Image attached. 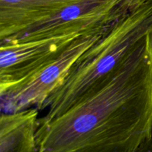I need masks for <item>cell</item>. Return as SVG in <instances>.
I'll list each match as a JSON object with an SVG mask.
<instances>
[{
    "instance_id": "cell-3",
    "label": "cell",
    "mask_w": 152,
    "mask_h": 152,
    "mask_svg": "<svg viewBox=\"0 0 152 152\" xmlns=\"http://www.w3.org/2000/svg\"><path fill=\"white\" fill-rule=\"evenodd\" d=\"M121 14L117 7L111 19L77 37L56 59L0 92L1 113L16 112L34 107L39 111L45 101L62 86L83 55L103 37Z\"/></svg>"
},
{
    "instance_id": "cell-8",
    "label": "cell",
    "mask_w": 152,
    "mask_h": 152,
    "mask_svg": "<svg viewBox=\"0 0 152 152\" xmlns=\"http://www.w3.org/2000/svg\"><path fill=\"white\" fill-rule=\"evenodd\" d=\"M148 0H122L118 5V9L123 13H129L137 8Z\"/></svg>"
},
{
    "instance_id": "cell-5",
    "label": "cell",
    "mask_w": 152,
    "mask_h": 152,
    "mask_svg": "<svg viewBox=\"0 0 152 152\" xmlns=\"http://www.w3.org/2000/svg\"><path fill=\"white\" fill-rule=\"evenodd\" d=\"M86 31L19 42L1 43L0 92L56 59Z\"/></svg>"
},
{
    "instance_id": "cell-2",
    "label": "cell",
    "mask_w": 152,
    "mask_h": 152,
    "mask_svg": "<svg viewBox=\"0 0 152 152\" xmlns=\"http://www.w3.org/2000/svg\"><path fill=\"white\" fill-rule=\"evenodd\" d=\"M151 33L152 0L118 16L103 37L83 55L62 86L42 105L40 111L47 112L39 121L56 118L97 90Z\"/></svg>"
},
{
    "instance_id": "cell-6",
    "label": "cell",
    "mask_w": 152,
    "mask_h": 152,
    "mask_svg": "<svg viewBox=\"0 0 152 152\" xmlns=\"http://www.w3.org/2000/svg\"><path fill=\"white\" fill-rule=\"evenodd\" d=\"M81 0H0V42Z\"/></svg>"
},
{
    "instance_id": "cell-4",
    "label": "cell",
    "mask_w": 152,
    "mask_h": 152,
    "mask_svg": "<svg viewBox=\"0 0 152 152\" xmlns=\"http://www.w3.org/2000/svg\"><path fill=\"white\" fill-rule=\"evenodd\" d=\"M121 1L81 0L72 3L0 42H19L88 31L111 19Z\"/></svg>"
},
{
    "instance_id": "cell-9",
    "label": "cell",
    "mask_w": 152,
    "mask_h": 152,
    "mask_svg": "<svg viewBox=\"0 0 152 152\" xmlns=\"http://www.w3.org/2000/svg\"><path fill=\"white\" fill-rule=\"evenodd\" d=\"M134 152H152V140L144 144L140 148Z\"/></svg>"
},
{
    "instance_id": "cell-7",
    "label": "cell",
    "mask_w": 152,
    "mask_h": 152,
    "mask_svg": "<svg viewBox=\"0 0 152 152\" xmlns=\"http://www.w3.org/2000/svg\"><path fill=\"white\" fill-rule=\"evenodd\" d=\"M39 110L30 108L0 117V152H38Z\"/></svg>"
},
{
    "instance_id": "cell-1",
    "label": "cell",
    "mask_w": 152,
    "mask_h": 152,
    "mask_svg": "<svg viewBox=\"0 0 152 152\" xmlns=\"http://www.w3.org/2000/svg\"><path fill=\"white\" fill-rule=\"evenodd\" d=\"M38 152H134L152 140V33L100 88L48 122Z\"/></svg>"
}]
</instances>
